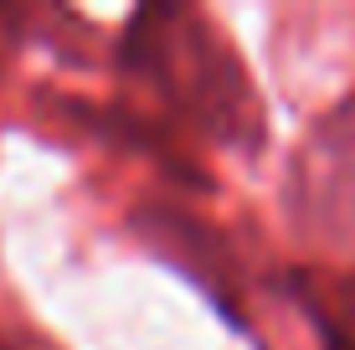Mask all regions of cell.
Wrapping results in <instances>:
<instances>
[{
	"mask_svg": "<svg viewBox=\"0 0 355 350\" xmlns=\"http://www.w3.org/2000/svg\"><path fill=\"white\" fill-rule=\"evenodd\" d=\"M320 350H355V335L345 330V324H335V320L320 315Z\"/></svg>",
	"mask_w": 355,
	"mask_h": 350,
	"instance_id": "1",
	"label": "cell"
},
{
	"mask_svg": "<svg viewBox=\"0 0 355 350\" xmlns=\"http://www.w3.org/2000/svg\"><path fill=\"white\" fill-rule=\"evenodd\" d=\"M0 350H10V345H0Z\"/></svg>",
	"mask_w": 355,
	"mask_h": 350,
	"instance_id": "2",
	"label": "cell"
}]
</instances>
